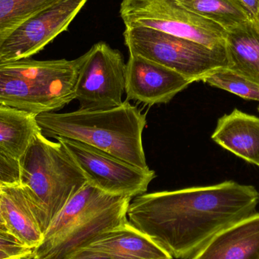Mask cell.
I'll return each mask as SVG.
<instances>
[{"mask_svg":"<svg viewBox=\"0 0 259 259\" xmlns=\"http://www.w3.org/2000/svg\"><path fill=\"white\" fill-rule=\"evenodd\" d=\"M192 259H259V212L219 233Z\"/></svg>","mask_w":259,"mask_h":259,"instance_id":"14","label":"cell"},{"mask_svg":"<svg viewBox=\"0 0 259 259\" xmlns=\"http://www.w3.org/2000/svg\"><path fill=\"white\" fill-rule=\"evenodd\" d=\"M77 164L88 182L103 192L134 198L144 194L156 175L104 151L64 137H56Z\"/></svg>","mask_w":259,"mask_h":259,"instance_id":"8","label":"cell"},{"mask_svg":"<svg viewBox=\"0 0 259 259\" xmlns=\"http://www.w3.org/2000/svg\"><path fill=\"white\" fill-rule=\"evenodd\" d=\"M45 137L81 142L142 169L149 168L143 144L146 114L124 101L109 110L45 112L36 116Z\"/></svg>","mask_w":259,"mask_h":259,"instance_id":"2","label":"cell"},{"mask_svg":"<svg viewBox=\"0 0 259 259\" xmlns=\"http://www.w3.org/2000/svg\"><path fill=\"white\" fill-rule=\"evenodd\" d=\"M248 11L252 19H255L259 14V0H239Z\"/></svg>","mask_w":259,"mask_h":259,"instance_id":"22","label":"cell"},{"mask_svg":"<svg viewBox=\"0 0 259 259\" xmlns=\"http://www.w3.org/2000/svg\"><path fill=\"white\" fill-rule=\"evenodd\" d=\"M229 69L259 84V24L252 19L228 31Z\"/></svg>","mask_w":259,"mask_h":259,"instance_id":"16","label":"cell"},{"mask_svg":"<svg viewBox=\"0 0 259 259\" xmlns=\"http://www.w3.org/2000/svg\"><path fill=\"white\" fill-rule=\"evenodd\" d=\"M20 183L28 188L42 234L69 199L88 183L60 142L39 133L19 161Z\"/></svg>","mask_w":259,"mask_h":259,"instance_id":"5","label":"cell"},{"mask_svg":"<svg viewBox=\"0 0 259 259\" xmlns=\"http://www.w3.org/2000/svg\"><path fill=\"white\" fill-rule=\"evenodd\" d=\"M76 88L80 109L109 110L121 106L125 93L126 63L119 50L105 42L87 52Z\"/></svg>","mask_w":259,"mask_h":259,"instance_id":"9","label":"cell"},{"mask_svg":"<svg viewBox=\"0 0 259 259\" xmlns=\"http://www.w3.org/2000/svg\"><path fill=\"white\" fill-rule=\"evenodd\" d=\"M120 15L128 28L153 29L213 50L226 48L224 27L184 9L177 0H122Z\"/></svg>","mask_w":259,"mask_h":259,"instance_id":"7","label":"cell"},{"mask_svg":"<svg viewBox=\"0 0 259 259\" xmlns=\"http://www.w3.org/2000/svg\"><path fill=\"white\" fill-rule=\"evenodd\" d=\"M8 259H25V258H8Z\"/></svg>","mask_w":259,"mask_h":259,"instance_id":"27","label":"cell"},{"mask_svg":"<svg viewBox=\"0 0 259 259\" xmlns=\"http://www.w3.org/2000/svg\"><path fill=\"white\" fill-rule=\"evenodd\" d=\"M258 111H259V108H258Z\"/></svg>","mask_w":259,"mask_h":259,"instance_id":"29","label":"cell"},{"mask_svg":"<svg viewBox=\"0 0 259 259\" xmlns=\"http://www.w3.org/2000/svg\"><path fill=\"white\" fill-rule=\"evenodd\" d=\"M1 203H2V193L1 190H0V228L2 229L5 230V231H7V228L6 227V224H5L4 219H3V214H2V208H1ZM9 232V231H8Z\"/></svg>","mask_w":259,"mask_h":259,"instance_id":"24","label":"cell"},{"mask_svg":"<svg viewBox=\"0 0 259 259\" xmlns=\"http://www.w3.org/2000/svg\"><path fill=\"white\" fill-rule=\"evenodd\" d=\"M2 185H3V184H2L1 182H0V187H1Z\"/></svg>","mask_w":259,"mask_h":259,"instance_id":"28","label":"cell"},{"mask_svg":"<svg viewBox=\"0 0 259 259\" xmlns=\"http://www.w3.org/2000/svg\"><path fill=\"white\" fill-rule=\"evenodd\" d=\"M259 193L232 181L144 193L130 203V223L172 258L192 259L217 234L255 212Z\"/></svg>","mask_w":259,"mask_h":259,"instance_id":"1","label":"cell"},{"mask_svg":"<svg viewBox=\"0 0 259 259\" xmlns=\"http://www.w3.org/2000/svg\"><path fill=\"white\" fill-rule=\"evenodd\" d=\"M129 54L141 56L182 74L193 82L229 67L226 48L213 50L194 41L146 27H125Z\"/></svg>","mask_w":259,"mask_h":259,"instance_id":"6","label":"cell"},{"mask_svg":"<svg viewBox=\"0 0 259 259\" xmlns=\"http://www.w3.org/2000/svg\"><path fill=\"white\" fill-rule=\"evenodd\" d=\"M255 20H256V21H258V24H259V14H258V16H257V18H255Z\"/></svg>","mask_w":259,"mask_h":259,"instance_id":"26","label":"cell"},{"mask_svg":"<svg viewBox=\"0 0 259 259\" xmlns=\"http://www.w3.org/2000/svg\"><path fill=\"white\" fill-rule=\"evenodd\" d=\"M88 0H65L21 24L0 48V63L30 59L68 30Z\"/></svg>","mask_w":259,"mask_h":259,"instance_id":"10","label":"cell"},{"mask_svg":"<svg viewBox=\"0 0 259 259\" xmlns=\"http://www.w3.org/2000/svg\"><path fill=\"white\" fill-rule=\"evenodd\" d=\"M0 250L13 258L31 259L33 249H29L12 234L0 228Z\"/></svg>","mask_w":259,"mask_h":259,"instance_id":"20","label":"cell"},{"mask_svg":"<svg viewBox=\"0 0 259 259\" xmlns=\"http://www.w3.org/2000/svg\"><path fill=\"white\" fill-rule=\"evenodd\" d=\"M214 88L228 91L248 100L259 102V84L247 77L229 69L222 68L202 80Z\"/></svg>","mask_w":259,"mask_h":259,"instance_id":"19","label":"cell"},{"mask_svg":"<svg viewBox=\"0 0 259 259\" xmlns=\"http://www.w3.org/2000/svg\"><path fill=\"white\" fill-rule=\"evenodd\" d=\"M131 200L87 183L50 224L31 259L68 258L104 233L128 222Z\"/></svg>","mask_w":259,"mask_h":259,"instance_id":"3","label":"cell"},{"mask_svg":"<svg viewBox=\"0 0 259 259\" xmlns=\"http://www.w3.org/2000/svg\"><path fill=\"white\" fill-rule=\"evenodd\" d=\"M87 53L73 60L30 59L0 63V105L38 115L75 100Z\"/></svg>","mask_w":259,"mask_h":259,"instance_id":"4","label":"cell"},{"mask_svg":"<svg viewBox=\"0 0 259 259\" xmlns=\"http://www.w3.org/2000/svg\"><path fill=\"white\" fill-rule=\"evenodd\" d=\"M65 259H112L108 258V257L103 256V255H99V254L94 253V252H89V251L80 249L77 251L75 253L71 255V256Z\"/></svg>","mask_w":259,"mask_h":259,"instance_id":"23","label":"cell"},{"mask_svg":"<svg viewBox=\"0 0 259 259\" xmlns=\"http://www.w3.org/2000/svg\"><path fill=\"white\" fill-rule=\"evenodd\" d=\"M2 214L7 231L29 249L34 250L44 240L39 211L24 184H3Z\"/></svg>","mask_w":259,"mask_h":259,"instance_id":"12","label":"cell"},{"mask_svg":"<svg viewBox=\"0 0 259 259\" xmlns=\"http://www.w3.org/2000/svg\"><path fill=\"white\" fill-rule=\"evenodd\" d=\"M82 249L112 259H173L129 221L102 234Z\"/></svg>","mask_w":259,"mask_h":259,"instance_id":"13","label":"cell"},{"mask_svg":"<svg viewBox=\"0 0 259 259\" xmlns=\"http://www.w3.org/2000/svg\"><path fill=\"white\" fill-rule=\"evenodd\" d=\"M0 182L3 184L20 183L19 162L0 152Z\"/></svg>","mask_w":259,"mask_h":259,"instance_id":"21","label":"cell"},{"mask_svg":"<svg viewBox=\"0 0 259 259\" xmlns=\"http://www.w3.org/2000/svg\"><path fill=\"white\" fill-rule=\"evenodd\" d=\"M213 141L259 167V118L237 109L218 121Z\"/></svg>","mask_w":259,"mask_h":259,"instance_id":"15","label":"cell"},{"mask_svg":"<svg viewBox=\"0 0 259 259\" xmlns=\"http://www.w3.org/2000/svg\"><path fill=\"white\" fill-rule=\"evenodd\" d=\"M65 0H0V48L27 20Z\"/></svg>","mask_w":259,"mask_h":259,"instance_id":"18","label":"cell"},{"mask_svg":"<svg viewBox=\"0 0 259 259\" xmlns=\"http://www.w3.org/2000/svg\"><path fill=\"white\" fill-rule=\"evenodd\" d=\"M192 83L190 79L167 67L129 54L125 72L127 100L150 106L166 104Z\"/></svg>","mask_w":259,"mask_h":259,"instance_id":"11","label":"cell"},{"mask_svg":"<svg viewBox=\"0 0 259 259\" xmlns=\"http://www.w3.org/2000/svg\"><path fill=\"white\" fill-rule=\"evenodd\" d=\"M11 258H13V257L10 256V255H8L6 252L0 250V259H8Z\"/></svg>","mask_w":259,"mask_h":259,"instance_id":"25","label":"cell"},{"mask_svg":"<svg viewBox=\"0 0 259 259\" xmlns=\"http://www.w3.org/2000/svg\"><path fill=\"white\" fill-rule=\"evenodd\" d=\"M36 115L0 105V152L19 162L41 130Z\"/></svg>","mask_w":259,"mask_h":259,"instance_id":"17","label":"cell"}]
</instances>
